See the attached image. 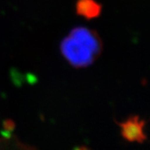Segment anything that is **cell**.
<instances>
[{
    "mask_svg": "<svg viewBox=\"0 0 150 150\" xmlns=\"http://www.w3.org/2000/svg\"><path fill=\"white\" fill-rule=\"evenodd\" d=\"M74 150H90L88 148H87L86 146H79L76 147Z\"/></svg>",
    "mask_w": 150,
    "mask_h": 150,
    "instance_id": "cell-4",
    "label": "cell"
},
{
    "mask_svg": "<svg viewBox=\"0 0 150 150\" xmlns=\"http://www.w3.org/2000/svg\"><path fill=\"white\" fill-rule=\"evenodd\" d=\"M25 147L20 144V143H16L13 144V143H8L7 141H0V150H24ZM25 150H31L30 149H27Z\"/></svg>",
    "mask_w": 150,
    "mask_h": 150,
    "instance_id": "cell-3",
    "label": "cell"
},
{
    "mask_svg": "<svg viewBox=\"0 0 150 150\" xmlns=\"http://www.w3.org/2000/svg\"><path fill=\"white\" fill-rule=\"evenodd\" d=\"M101 48L96 33L83 27L72 30L61 44L64 57L78 68L91 64L100 54Z\"/></svg>",
    "mask_w": 150,
    "mask_h": 150,
    "instance_id": "cell-1",
    "label": "cell"
},
{
    "mask_svg": "<svg viewBox=\"0 0 150 150\" xmlns=\"http://www.w3.org/2000/svg\"><path fill=\"white\" fill-rule=\"evenodd\" d=\"M122 135L131 142H142L145 139L144 123L137 117L130 118L120 124Z\"/></svg>",
    "mask_w": 150,
    "mask_h": 150,
    "instance_id": "cell-2",
    "label": "cell"
}]
</instances>
